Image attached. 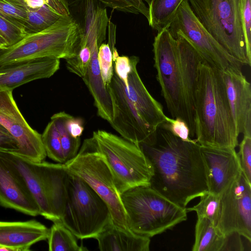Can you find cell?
Instances as JSON below:
<instances>
[{
	"mask_svg": "<svg viewBox=\"0 0 251 251\" xmlns=\"http://www.w3.org/2000/svg\"><path fill=\"white\" fill-rule=\"evenodd\" d=\"M34 164L43 185L53 223L60 221L67 198L68 172L63 163L43 161Z\"/></svg>",
	"mask_w": 251,
	"mask_h": 251,
	"instance_id": "19",
	"label": "cell"
},
{
	"mask_svg": "<svg viewBox=\"0 0 251 251\" xmlns=\"http://www.w3.org/2000/svg\"><path fill=\"white\" fill-rule=\"evenodd\" d=\"M108 26L109 31V41L108 44L112 52L114 50H116L115 47L116 27V25L110 20H109Z\"/></svg>",
	"mask_w": 251,
	"mask_h": 251,
	"instance_id": "43",
	"label": "cell"
},
{
	"mask_svg": "<svg viewBox=\"0 0 251 251\" xmlns=\"http://www.w3.org/2000/svg\"><path fill=\"white\" fill-rule=\"evenodd\" d=\"M85 25L82 37L95 36L99 47L105 40L109 19L106 10L96 5L94 0H85Z\"/></svg>",
	"mask_w": 251,
	"mask_h": 251,
	"instance_id": "25",
	"label": "cell"
},
{
	"mask_svg": "<svg viewBox=\"0 0 251 251\" xmlns=\"http://www.w3.org/2000/svg\"><path fill=\"white\" fill-rule=\"evenodd\" d=\"M251 0H243L242 20L247 55L251 63Z\"/></svg>",
	"mask_w": 251,
	"mask_h": 251,
	"instance_id": "39",
	"label": "cell"
},
{
	"mask_svg": "<svg viewBox=\"0 0 251 251\" xmlns=\"http://www.w3.org/2000/svg\"><path fill=\"white\" fill-rule=\"evenodd\" d=\"M220 196L217 229L225 236L237 233L251 242V183L241 173Z\"/></svg>",
	"mask_w": 251,
	"mask_h": 251,
	"instance_id": "11",
	"label": "cell"
},
{
	"mask_svg": "<svg viewBox=\"0 0 251 251\" xmlns=\"http://www.w3.org/2000/svg\"><path fill=\"white\" fill-rule=\"evenodd\" d=\"M64 164L68 172L81 178L105 201L113 225L131 231L112 172L93 136L84 140L76 156Z\"/></svg>",
	"mask_w": 251,
	"mask_h": 251,
	"instance_id": "8",
	"label": "cell"
},
{
	"mask_svg": "<svg viewBox=\"0 0 251 251\" xmlns=\"http://www.w3.org/2000/svg\"><path fill=\"white\" fill-rule=\"evenodd\" d=\"M148 5V7L150 6L153 0H144Z\"/></svg>",
	"mask_w": 251,
	"mask_h": 251,
	"instance_id": "46",
	"label": "cell"
},
{
	"mask_svg": "<svg viewBox=\"0 0 251 251\" xmlns=\"http://www.w3.org/2000/svg\"><path fill=\"white\" fill-rule=\"evenodd\" d=\"M27 12L29 10L36 9L48 2L46 0H24Z\"/></svg>",
	"mask_w": 251,
	"mask_h": 251,
	"instance_id": "44",
	"label": "cell"
},
{
	"mask_svg": "<svg viewBox=\"0 0 251 251\" xmlns=\"http://www.w3.org/2000/svg\"><path fill=\"white\" fill-rule=\"evenodd\" d=\"M93 137L120 194L134 187L150 186L152 168L139 145L102 130L94 131Z\"/></svg>",
	"mask_w": 251,
	"mask_h": 251,
	"instance_id": "9",
	"label": "cell"
},
{
	"mask_svg": "<svg viewBox=\"0 0 251 251\" xmlns=\"http://www.w3.org/2000/svg\"><path fill=\"white\" fill-rule=\"evenodd\" d=\"M67 130L74 138H80L84 130L83 121L80 118L69 115L66 123Z\"/></svg>",
	"mask_w": 251,
	"mask_h": 251,
	"instance_id": "42",
	"label": "cell"
},
{
	"mask_svg": "<svg viewBox=\"0 0 251 251\" xmlns=\"http://www.w3.org/2000/svg\"><path fill=\"white\" fill-rule=\"evenodd\" d=\"M41 137L47 156L58 163H65L59 134L52 121L47 125Z\"/></svg>",
	"mask_w": 251,
	"mask_h": 251,
	"instance_id": "30",
	"label": "cell"
},
{
	"mask_svg": "<svg viewBox=\"0 0 251 251\" xmlns=\"http://www.w3.org/2000/svg\"><path fill=\"white\" fill-rule=\"evenodd\" d=\"M237 154L242 174L251 183V136H244L239 144V151Z\"/></svg>",
	"mask_w": 251,
	"mask_h": 251,
	"instance_id": "37",
	"label": "cell"
},
{
	"mask_svg": "<svg viewBox=\"0 0 251 251\" xmlns=\"http://www.w3.org/2000/svg\"><path fill=\"white\" fill-rule=\"evenodd\" d=\"M222 72L237 133L251 136V85L242 72Z\"/></svg>",
	"mask_w": 251,
	"mask_h": 251,
	"instance_id": "15",
	"label": "cell"
},
{
	"mask_svg": "<svg viewBox=\"0 0 251 251\" xmlns=\"http://www.w3.org/2000/svg\"><path fill=\"white\" fill-rule=\"evenodd\" d=\"M82 35V28L70 15L62 16L49 27L0 49V68L38 58L74 57L80 49Z\"/></svg>",
	"mask_w": 251,
	"mask_h": 251,
	"instance_id": "4",
	"label": "cell"
},
{
	"mask_svg": "<svg viewBox=\"0 0 251 251\" xmlns=\"http://www.w3.org/2000/svg\"><path fill=\"white\" fill-rule=\"evenodd\" d=\"M156 78L173 118L183 120L195 134L194 105L198 67L203 59L185 38L168 28L157 32L152 44Z\"/></svg>",
	"mask_w": 251,
	"mask_h": 251,
	"instance_id": "2",
	"label": "cell"
},
{
	"mask_svg": "<svg viewBox=\"0 0 251 251\" xmlns=\"http://www.w3.org/2000/svg\"><path fill=\"white\" fill-rule=\"evenodd\" d=\"M49 229L35 220L0 221V245L11 251H28L36 243L47 240Z\"/></svg>",
	"mask_w": 251,
	"mask_h": 251,
	"instance_id": "20",
	"label": "cell"
},
{
	"mask_svg": "<svg viewBox=\"0 0 251 251\" xmlns=\"http://www.w3.org/2000/svg\"><path fill=\"white\" fill-rule=\"evenodd\" d=\"M19 151L18 142L8 131L0 124V151L17 153Z\"/></svg>",
	"mask_w": 251,
	"mask_h": 251,
	"instance_id": "41",
	"label": "cell"
},
{
	"mask_svg": "<svg viewBox=\"0 0 251 251\" xmlns=\"http://www.w3.org/2000/svg\"><path fill=\"white\" fill-rule=\"evenodd\" d=\"M61 16L46 3L37 9L28 10L23 29L27 34L37 32L51 26Z\"/></svg>",
	"mask_w": 251,
	"mask_h": 251,
	"instance_id": "28",
	"label": "cell"
},
{
	"mask_svg": "<svg viewBox=\"0 0 251 251\" xmlns=\"http://www.w3.org/2000/svg\"><path fill=\"white\" fill-rule=\"evenodd\" d=\"M161 125L184 141L194 140L191 138L190 129L187 124L179 118H170L166 116L165 121Z\"/></svg>",
	"mask_w": 251,
	"mask_h": 251,
	"instance_id": "38",
	"label": "cell"
},
{
	"mask_svg": "<svg viewBox=\"0 0 251 251\" xmlns=\"http://www.w3.org/2000/svg\"><path fill=\"white\" fill-rule=\"evenodd\" d=\"M131 68L127 77L126 88L129 98L144 122L153 131L166 120L161 104L150 94L137 70L138 57H130Z\"/></svg>",
	"mask_w": 251,
	"mask_h": 251,
	"instance_id": "18",
	"label": "cell"
},
{
	"mask_svg": "<svg viewBox=\"0 0 251 251\" xmlns=\"http://www.w3.org/2000/svg\"><path fill=\"white\" fill-rule=\"evenodd\" d=\"M91 57L89 47L87 45L80 47L75 57L66 59L67 68L70 72L83 78L87 71Z\"/></svg>",
	"mask_w": 251,
	"mask_h": 251,
	"instance_id": "34",
	"label": "cell"
},
{
	"mask_svg": "<svg viewBox=\"0 0 251 251\" xmlns=\"http://www.w3.org/2000/svg\"><path fill=\"white\" fill-rule=\"evenodd\" d=\"M106 6L124 12L141 14L148 21L150 20L149 9L143 0H94Z\"/></svg>",
	"mask_w": 251,
	"mask_h": 251,
	"instance_id": "33",
	"label": "cell"
},
{
	"mask_svg": "<svg viewBox=\"0 0 251 251\" xmlns=\"http://www.w3.org/2000/svg\"><path fill=\"white\" fill-rule=\"evenodd\" d=\"M110 96L113 119L110 125L123 138L136 144H149L156 131L142 120L129 98L124 83L114 73L106 86Z\"/></svg>",
	"mask_w": 251,
	"mask_h": 251,
	"instance_id": "12",
	"label": "cell"
},
{
	"mask_svg": "<svg viewBox=\"0 0 251 251\" xmlns=\"http://www.w3.org/2000/svg\"><path fill=\"white\" fill-rule=\"evenodd\" d=\"M195 134L201 146L235 149L238 136L222 72L205 61L198 67L194 105Z\"/></svg>",
	"mask_w": 251,
	"mask_h": 251,
	"instance_id": "3",
	"label": "cell"
},
{
	"mask_svg": "<svg viewBox=\"0 0 251 251\" xmlns=\"http://www.w3.org/2000/svg\"><path fill=\"white\" fill-rule=\"evenodd\" d=\"M101 251H149L150 238L119 228L111 223L95 238Z\"/></svg>",
	"mask_w": 251,
	"mask_h": 251,
	"instance_id": "23",
	"label": "cell"
},
{
	"mask_svg": "<svg viewBox=\"0 0 251 251\" xmlns=\"http://www.w3.org/2000/svg\"><path fill=\"white\" fill-rule=\"evenodd\" d=\"M112 54L113 61L114 63V73L127 88L128 75L131 68L130 58L126 56H119L117 50H114Z\"/></svg>",
	"mask_w": 251,
	"mask_h": 251,
	"instance_id": "40",
	"label": "cell"
},
{
	"mask_svg": "<svg viewBox=\"0 0 251 251\" xmlns=\"http://www.w3.org/2000/svg\"><path fill=\"white\" fill-rule=\"evenodd\" d=\"M69 114L65 112L54 114L51 117L59 134L65 163L75 157L80 146V138H74L67 129L66 123Z\"/></svg>",
	"mask_w": 251,
	"mask_h": 251,
	"instance_id": "29",
	"label": "cell"
},
{
	"mask_svg": "<svg viewBox=\"0 0 251 251\" xmlns=\"http://www.w3.org/2000/svg\"><path fill=\"white\" fill-rule=\"evenodd\" d=\"M48 2L50 0H46Z\"/></svg>",
	"mask_w": 251,
	"mask_h": 251,
	"instance_id": "47",
	"label": "cell"
},
{
	"mask_svg": "<svg viewBox=\"0 0 251 251\" xmlns=\"http://www.w3.org/2000/svg\"><path fill=\"white\" fill-rule=\"evenodd\" d=\"M207 191L220 194L242 172L235 149L218 148L200 145Z\"/></svg>",
	"mask_w": 251,
	"mask_h": 251,
	"instance_id": "14",
	"label": "cell"
},
{
	"mask_svg": "<svg viewBox=\"0 0 251 251\" xmlns=\"http://www.w3.org/2000/svg\"><path fill=\"white\" fill-rule=\"evenodd\" d=\"M0 16L23 29L28 12L17 0H0Z\"/></svg>",
	"mask_w": 251,
	"mask_h": 251,
	"instance_id": "32",
	"label": "cell"
},
{
	"mask_svg": "<svg viewBox=\"0 0 251 251\" xmlns=\"http://www.w3.org/2000/svg\"><path fill=\"white\" fill-rule=\"evenodd\" d=\"M184 0H153L149 9L151 27L157 31L168 28L176 11Z\"/></svg>",
	"mask_w": 251,
	"mask_h": 251,
	"instance_id": "26",
	"label": "cell"
},
{
	"mask_svg": "<svg viewBox=\"0 0 251 251\" xmlns=\"http://www.w3.org/2000/svg\"><path fill=\"white\" fill-rule=\"evenodd\" d=\"M138 145L152 168L151 188L182 207L207 191L196 139L184 141L160 125L151 143Z\"/></svg>",
	"mask_w": 251,
	"mask_h": 251,
	"instance_id": "1",
	"label": "cell"
},
{
	"mask_svg": "<svg viewBox=\"0 0 251 251\" xmlns=\"http://www.w3.org/2000/svg\"></svg>",
	"mask_w": 251,
	"mask_h": 251,
	"instance_id": "48",
	"label": "cell"
},
{
	"mask_svg": "<svg viewBox=\"0 0 251 251\" xmlns=\"http://www.w3.org/2000/svg\"><path fill=\"white\" fill-rule=\"evenodd\" d=\"M226 236L217 229L213 222L205 217H198L195 226L193 251H223Z\"/></svg>",
	"mask_w": 251,
	"mask_h": 251,
	"instance_id": "24",
	"label": "cell"
},
{
	"mask_svg": "<svg viewBox=\"0 0 251 251\" xmlns=\"http://www.w3.org/2000/svg\"><path fill=\"white\" fill-rule=\"evenodd\" d=\"M0 205L31 216L40 214L36 201L21 179L0 158Z\"/></svg>",
	"mask_w": 251,
	"mask_h": 251,
	"instance_id": "17",
	"label": "cell"
},
{
	"mask_svg": "<svg viewBox=\"0 0 251 251\" xmlns=\"http://www.w3.org/2000/svg\"><path fill=\"white\" fill-rule=\"evenodd\" d=\"M59 59L38 58L0 68V91L12 90L33 80L49 78L59 69Z\"/></svg>",
	"mask_w": 251,
	"mask_h": 251,
	"instance_id": "16",
	"label": "cell"
},
{
	"mask_svg": "<svg viewBox=\"0 0 251 251\" xmlns=\"http://www.w3.org/2000/svg\"><path fill=\"white\" fill-rule=\"evenodd\" d=\"M0 158L17 174L36 201L40 215L53 222L42 182L34 162L20 154L12 152L0 151Z\"/></svg>",
	"mask_w": 251,
	"mask_h": 251,
	"instance_id": "21",
	"label": "cell"
},
{
	"mask_svg": "<svg viewBox=\"0 0 251 251\" xmlns=\"http://www.w3.org/2000/svg\"><path fill=\"white\" fill-rule=\"evenodd\" d=\"M129 229L150 238L186 220V207L172 201L150 186L130 188L120 194Z\"/></svg>",
	"mask_w": 251,
	"mask_h": 251,
	"instance_id": "5",
	"label": "cell"
},
{
	"mask_svg": "<svg viewBox=\"0 0 251 251\" xmlns=\"http://www.w3.org/2000/svg\"><path fill=\"white\" fill-rule=\"evenodd\" d=\"M75 235L60 221L53 222L47 238L50 251H85L88 249L79 246Z\"/></svg>",
	"mask_w": 251,
	"mask_h": 251,
	"instance_id": "27",
	"label": "cell"
},
{
	"mask_svg": "<svg viewBox=\"0 0 251 251\" xmlns=\"http://www.w3.org/2000/svg\"><path fill=\"white\" fill-rule=\"evenodd\" d=\"M98 60L101 77L106 87L114 74L112 54L108 44L102 43L99 47Z\"/></svg>",
	"mask_w": 251,
	"mask_h": 251,
	"instance_id": "35",
	"label": "cell"
},
{
	"mask_svg": "<svg viewBox=\"0 0 251 251\" xmlns=\"http://www.w3.org/2000/svg\"><path fill=\"white\" fill-rule=\"evenodd\" d=\"M91 57L86 75L82 78L92 95L98 114L110 124L113 119V109L110 96L103 81L98 60L99 46L97 42L87 45Z\"/></svg>",
	"mask_w": 251,
	"mask_h": 251,
	"instance_id": "22",
	"label": "cell"
},
{
	"mask_svg": "<svg viewBox=\"0 0 251 251\" xmlns=\"http://www.w3.org/2000/svg\"><path fill=\"white\" fill-rule=\"evenodd\" d=\"M60 222L80 239L95 238L113 223L105 201L81 178L69 172Z\"/></svg>",
	"mask_w": 251,
	"mask_h": 251,
	"instance_id": "6",
	"label": "cell"
},
{
	"mask_svg": "<svg viewBox=\"0 0 251 251\" xmlns=\"http://www.w3.org/2000/svg\"><path fill=\"white\" fill-rule=\"evenodd\" d=\"M172 35L178 34L194 47L207 63L224 72H242L243 63L230 54L201 24L184 0L168 27Z\"/></svg>",
	"mask_w": 251,
	"mask_h": 251,
	"instance_id": "10",
	"label": "cell"
},
{
	"mask_svg": "<svg viewBox=\"0 0 251 251\" xmlns=\"http://www.w3.org/2000/svg\"><path fill=\"white\" fill-rule=\"evenodd\" d=\"M201 24L232 56L251 66L242 20L243 0H188Z\"/></svg>",
	"mask_w": 251,
	"mask_h": 251,
	"instance_id": "7",
	"label": "cell"
},
{
	"mask_svg": "<svg viewBox=\"0 0 251 251\" xmlns=\"http://www.w3.org/2000/svg\"><path fill=\"white\" fill-rule=\"evenodd\" d=\"M26 34L23 28L0 16V36L6 41L8 47L17 43Z\"/></svg>",
	"mask_w": 251,
	"mask_h": 251,
	"instance_id": "36",
	"label": "cell"
},
{
	"mask_svg": "<svg viewBox=\"0 0 251 251\" xmlns=\"http://www.w3.org/2000/svg\"><path fill=\"white\" fill-rule=\"evenodd\" d=\"M200 197V201L197 204L186 208L187 212L195 211L198 217L207 218L216 225L219 210L220 195H216L206 191Z\"/></svg>",
	"mask_w": 251,
	"mask_h": 251,
	"instance_id": "31",
	"label": "cell"
},
{
	"mask_svg": "<svg viewBox=\"0 0 251 251\" xmlns=\"http://www.w3.org/2000/svg\"><path fill=\"white\" fill-rule=\"evenodd\" d=\"M0 124L18 142L17 153L34 163L45 160L47 154L41 134L25 121L13 98L12 90L0 91Z\"/></svg>",
	"mask_w": 251,
	"mask_h": 251,
	"instance_id": "13",
	"label": "cell"
},
{
	"mask_svg": "<svg viewBox=\"0 0 251 251\" xmlns=\"http://www.w3.org/2000/svg\"><path fill=\"white\" fill-rule=\"evenodd\" d=\"M8 47V44L5 39L0 36V49L5 48Z\"/></svg>",
	"mask_w": 251,
	"mask_h": 251,
	"instance_id": "45",
	"label": "cell"
}]
</instances>
